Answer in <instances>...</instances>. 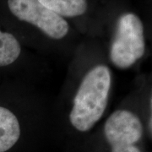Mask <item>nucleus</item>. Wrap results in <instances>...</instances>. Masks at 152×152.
Returning a JSON list of instances; mask_svg holds the SVG:
<instances>
[{"label": "nucleus", "instance_id": "nucleus-4", "mask_svg": "<svg viewBox=\"0 0 152 152\" xmlns=\"http://www.w3.org/2000/svg\"><path fill=\"white\" fill-rule=\"evenodd\" d=\"M141 120L133 112L119 109L109 116L104 134L112 152H141L137 144L143 137Z\"/></svg>", "mask_w": 152, "mask_h": 152}, {"label": "nucleus", "instance_id": "nucleus-1", "mask_svg": "<svg viewBox=\"0 0 152 152\" xmlns=\"http://www.w3.org/2000/svg\"><path fill=\"white\" fill-rule=\"evenodd\" d=\"M112 75L107 66L93 67L83 78L69 113L71 125L80 132L90 131L107 107Z\"/></svg>", "mask_w": 152, "mask_h": 152}, {"label": "nucleus", "instance_id": "nucleus-7", "mask_svg": "<svg viewBox=\"0 0 152 152\" xmlns=\"http://www.w3.org/2000/svg\"><path fill=\"white\" fill-rule=\"evenodd\" d=\"M20 53L21 47L15 37L0 30V67L14 64Z\"/></svg>", "mask_w": 152, "mask_h": 152}, {"label": "nucleus", "instance_id": "nucleus-3", "mask_svg": "<svg viewBox=\"0 0 152 152\" xmlns=\"http://www.w3.org/2000/svg\"><path fill=\"white\" fill-rule=\"evenodd\" d=\"M9 10L17 19L38 28L47 37L61 40L69 34L65 19L44 7L38 0H8Z\"/></svg>", "mask_w": 152, "mask_h": 152}, {"label": "nucleus", "instance_id": "nucleus-5", "mask_svg": "<svg viewBox=\"0 0 152 152\" xmlns=\"http://www.w3.org/2000/svg\"><path fill=\"white\" fill-rule=\"evenodd\" d=\"M20 134V125L15 114L0 107V152L10 150L18 142Z\"/></svg>", "mask_w": 152, "mask_h": 152}, {"label": "nucleus", "instance_id": "nucleus-2", "mask_svg": "<svg viewBox=\"0 0 152 152\" xmlns=\"http://www.w3.org/2000/svg\"><path fill=\"white\" fill-rule=\"evenodd\" d=\"M145 40L144 26L134 13H124L116 23L110 59L117 68L125 69L134 65L145 54Z\"/></svg>", "mask_w": 152, "mask_h": 152}, {"label": "nucleus", "instance_id": "nucleus-6", "mask_svg": "<svg viewBox=\"0 0 152 152\" xmlns=\"http://www.w3.org/2000/svg\"><path fill=\"white\" fill-rule=\"evenodd\" d=\"M44 7L61 17L83 15L88 9L87 0H38Z\"/></svg>", "mask_w": 152, "mask_h": 152}]
</instances>
